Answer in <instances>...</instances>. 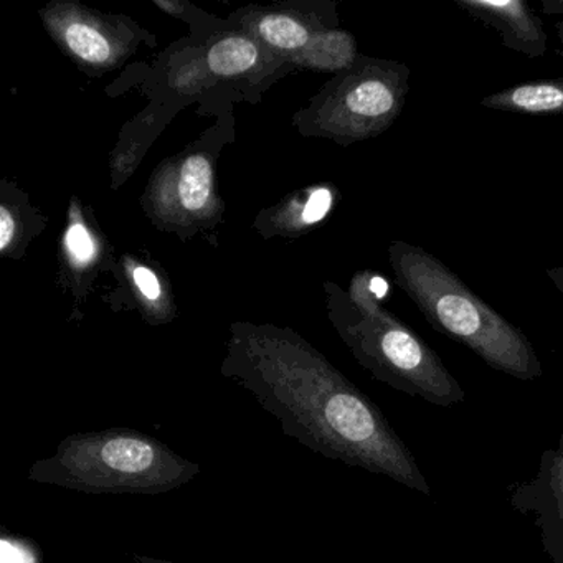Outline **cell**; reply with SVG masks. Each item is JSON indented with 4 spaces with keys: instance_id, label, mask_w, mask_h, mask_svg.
Listing matches in <instances>:
<instances>
[{
    "instance_id": "cell-1",
    "label": "cell",
    "mask_w": 563,
    "mask_h": 563,
    "mask_svg": "<svg viewBox=\"0 0 563 563\" xmlns=\"http://www.w3.org/2000/svg\"><path fill=\"white\" fill-rule=\"evenodd\" d=\"M282 424L286 437L347 466L390 477L428 496L430 484L380 408L341 374L311 365H265L233 372Z\"/></svg>"
},
{
    "instance_id": "cell-2",
    "label": "cell",
    "mask_w": 563,
    "mask_h": 563,
    "mask_svg": "<svg viewBox=\"0 0 563 563\" xmlns=\"http://www.w3.org/2000/svg\"><path fill=\"white\" fill-rule=\"evenodd\" d=\"M390 263L398 286L438 332L509 377L536 380L542 375L539 355L527 335L437 256L421 246L395 242Z\"/></svg>"
},
{
    "instance_id": "cell-3",
    "label": "cell",
    "mask_w": 563,
    "mask_h": 563,
    "mask_svg": "<svg viewBox=\"0 0 563 563\" xmlns=\"http://www.w3.org/2000/svg\"><path fill=\"white\" fill-rule=\"evenodd\" d=\"M200 464L136 428L81 431L32 464L27 479L93 496H157L183 487Z\"/></svg>"
},
{
    "instance_id": "cell-4",
    "label": "cell",
    "mask_w": 563,
    "mask_h": 563,
    "mask_svg": "<svg viewBox=\"0 0 563 563\" xmlns=\"http://www.w3.org/2000/svg\"><path fill=\"white\" fill-rule=\"evenodd\" d=\"M378 299L382 296L374 291L364 318L352 328V349L362 365L395 390L428 404H463L466 391L437 352L413 329L382 309Z\"/></svg>"
},
{
    "instance_id": "cell-5",
    "label": "cell",
    "mask_w": 563,
    "mask_h": 563,
    "mask_svg": "<svg viewBox=\"0 0 563 563\" xmlns=\"http://www.w3.org/2000/svg\"><path fill=\"white\" fill-rule=\"evenodd\" d=\"M456 8L500 37V44L527 58H540L549 51L542 19L526 0H454Z\"/></svg>"
},
{
    "instance_id": "cell-6",
    "label": "cell",
    "mask_w": 563,
    "mask_h": 563,
    "mask_svg": "<svg viewBox=\"0 0 563 563\" xmlns=\"http://www.w3.org/2000/svg\"><path fill=\"white\" fill-rule=\"evenodd\" d=\"M510 503L517 510L536 514L542 530L563 522V437L556 450L543 453L536 479L517 487Z\"/></svg>"
},
{
    "instance_id": "cell-7",
    "label": "cell",
    "mask_w": 563,
    "mask_h": 563,
    "mask_svg": "<svg viewBox=\"0 0 563 563\" xmlns=\"http://www.w3.org/2000/svg\"><path fill=\"white\" fill-rule=\"evenodd\" d=\"M481 107L526 117L563 114V78L533 80L487 95Z\"/></svg>"
},
{
    "instance_id": "cell-8",
    "label": "cell",
    "mask_w": 563,
    "mask_h": 563,
    "mask_svg": "<svg viewBox=\"0 0 563 563\" xmlns=\"http://www.w3.org/2000/svg\"><path fill=\"white\" fill-rule=\"evenodd\" d=\"M212 187V169L203 156H194L186 161L180 170L179 197L180 203L187 210H202L209 202Z\"/></svg>"
},
{
    "instance_id": "cell-9",
    "label": "cell",
    "mask_w": 563,
    "mask_h": 563,
    "mask_svg": "<svg viewBox=\"0 0 563 563\" xmlns=\"http://www.w3.org/2000/svg\"><path fill=\"white\" fill-rule=\"evenodd\" d=\"M258 58L255 45L245 38H227L219 42L209 54L210 70L217 75H239L255 65Z\"/></svg>"
},
{
    "instance_id": "cell-10",
    "label": "cell",
    "mask_w": 563,
    "mask_h": 563,
    "mask_svg": "<svg viewBox=\"0 0 563 563\" xmlns=\"http://www.w3.org/2000/svg\"><path fill=\"white\" fill-rule=\"evenodd\" d=\"M260 34L268 44L275 47L292 48L302 47L308 42V32L301 24L285 15H268L260 24Z\"/></svg>"
},
{
    "instance_id": "cell-11",
    "label": "cell",
    "mask_w": 563,
    "mask_h": 563,
    "mask_svg": "<svg viewBox=\"0 0 563 563\" xmlns=\"http://www.w3.org/2000/svg\"><path fill=\"white\" fill-rule=\"evenodd\" d=\"M68 47L84 58V60L91 62V64H101L110 57V44L107 38L88 27V25L74 24L65 32Z\"/></svg>"
},
{
    "instance_id": "cell-12",
    "label": "cell",
    "mask_w": 563,
    "mask_h": 563,
    "mask_svg": "<svg viewBox=\"0 0 563 563\" xmlns=\"http://www.w3.org/2000/svg\"><path fill=\"white\" fill-rule=\"evenodd\" d=\"M0 563H44V553L31 537L9 532L2 527Z\"/></svg>"
},
{
    "instance_id": "cell-13",
    "label": "cell",
    "mask_w": 563,
    "mask_h": 563,
    "mask_svg": "<svg viewBox=\"0 0 563 563\" xmlns=\"http://www.w3.org/2000/svg\"><path fill=\"white\" fill-rule=\"evenodd\" d=\"M67 246L71 258L77 263H88L95 255V243L81 223H75L67 233Z\"/></svg>"
},
{
    "instance_id": "cell-14",
    "label": "cell",
    "mask_w": 563,
    "mask_h": 563,
    "mask_svg": "<svg viewBox=\"0 0 563 563\" xmlns=\"http://www.w3.org/2000/svg\"><path fill=\"white\" fill-rule=\"evenodd\" d=\"M332 196L328 189H319L312 194L309 199L308 206L305 207L302 212V220L306 223H316L324 219L325 213L331 209Z\"/></svg>"
},
{
    "instance_id": "cell-15",
    "label": "cell",
    "mask_w": 563,
    "mask_h": 563,
    "mask_svg": "<svg viewBox=\"0 0 563 563\" xmlns=\"http://www.w3.org/2000/svg\"><path fill=\"white\" fill-rule=\"evenodd\" d=\"M542 539L552 563H563V522L543 529Z\"/></svg>"
},
{
    "instance_id": "cell-16",
    "label": "cell",
    "mask_w": 563,
    "mask_h": 563,
    "mask_svg": "<svg viewBox=\"0 0 563 563\" xmlns=\"http://www.w3.org/2000/svg\"><path fill=\"white\" fill-rule=\"evenodd\" d=\"M134 282H136L140 291L151 301H156L159 298L161 285L157 282L156 275L151 269L144 268V266L134 269Z\"/></svg>"
},
{
    "instance_id": "cell-17",
    "label": "cell",
    "mask_w": 563,
    "mask_h": 563,
    "mask_svg": "<svg viewBox=\"0 0 563 563\" xmlns=\"http://www.w3.org/2000/svg\"><path fill=\"white\" fill-rule=\"evenodd\" d=\"M15 232V223L14 219H12L11 213L5 207L0 209V250H5L9 246V243L12 242V236H14Z\"/></svg>"
},
{
    "instance_id": "cell-18",
    "label": "cell",
    "mask_w": 563,
    "mask_h": 563,
    "mask_svg": "<svg viewBox=\"0 0 563 563\" xmlns=\"http://www.w3.org/2000/svg\"><path fill=\"white\" fill-rule=\"evenodd\" d=\"M540 8H542V14L563 15V0H542Z\"/></svg>"
},
{
    "instance_id": "cell-19",
    "label": "cell",
    "mask_w": 563,
    "mask_h": 563,
    "mask_svg": "<svg viewBox=\"0 0 563 563\" xmlns=\"http://www.w3.org/2000/svg\"><path fill=\"white\" fill-rule=\"evenodd\" d=\"M547 276H549L550 282H552V285L555 286L556 291L563 298V266L547 269Z\"/></svg>"
},
{
    "instance_id": "cell-20",
    "label": "cell",
    "mask_w": 563,
    "mask_h": 563,
    "mask_svg": "<svg viewBox=\"0 0 563 563\" xmlns=\"http://www.w3.org/2000/svg\"><path fill=\"white\" fill-rule=\"evenodd\" d=\"M133 560L136 563H180V562H173V560L154 559V556H150V555H140V553H134ZM220 563H283V562H220Z\"/></svg>"
},
{
    "instance_id": "cell-21",
    "label": "cell",
    "mask_w": 563,
    "mask_h": 563,
    "mask_svg": "<svg viewBox=\"0 0 563 563\" xmlns=\"http://www.w3.org/2000/svg\"><path fill=\"white\" fill-rule=\"evenodd\" d=\"M556 37H559L560 44L563 47V21L556 22L555 25Z\"/></svg>"
}]
</instances>
